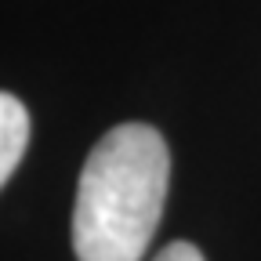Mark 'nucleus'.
I'll list each match as a JSON object with an SVG mask.
<instances>
[{
  "label": "nucleus",
  "mask_w": 261,
  "mask_h": 261,
  "mask_svg": "<svg viewBox=\"0 0 261 261\" xmlns=\"http://www.w3.org/2000/svg\"><path fill=\"white\" fill-rule=\"evenodd\" d=\"M171 181L167 142L149 123H120L91 149L73 203L80 261H138L163 218Z\"/></svg>",
  "instance_id": "nucleus-1"
},
{
  "label": "nucleus",
  "mask_w": 261,
  "mask_h": 261,
  "mask_svg": "<svg viewBox=\"0 0 261 261\" xmlns=\"http://www.w3.org/2000/svg\"><path fill=\"white\" fill-rule=\"evenodd\" d=\"M29 145V113L15 94L0 91V189L15 174Z\"/></svg>",
  "instance_id": "nucleus-2"
},
{
  "label": "nucleus",
  "mask_w": 261,
  "mask_h": 261,
  "mask_svg": "<svg viewBox=\"0 0 261 261\" xmlns=\"http://www.w3.org/2000/svg\"><path fill=\"white\" fill-rule=\"evenodd\" d=\"M156 261H203V254H200V250H196L192 243H185V240H178V243H167V247H163Z\"/></svg>",
  "instance_id": "nucleus-3"
}]
</instances>
